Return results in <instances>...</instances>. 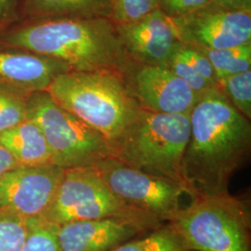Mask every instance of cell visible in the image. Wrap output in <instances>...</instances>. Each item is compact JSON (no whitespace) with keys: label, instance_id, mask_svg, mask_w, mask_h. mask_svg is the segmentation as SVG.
<instances>
[{"label":"cell","instance_id":"cell-1","mask_svg":"<svg viewBox=\"0 0 251 251\" xmlns=\"http://www.w3.org/2000/svg\"><path fill=\"white\" fill-rule=\"evenodd\" d=\"M190 137L181 163L188 195L228 192V184L251 152V120L219 89L199 96L190 115Z\"/></svg>","mask_w":251,"mask_h":251},{"label":"cell","instance_id":"cell-2","mask_svg":"<svg viewBox=\"0 0 251 251\" xmlns=\"http://www.w3.org/2000/svg\"><path fill=\"white\" fill-rule=\"evenodd\" d=\"M0 44L53 58L77 72H120L129 61L117 25L109 18L29 20L2 32Z\"/></svg>","mask_w":251,"mask_h":251},{"label":"cell","instance_id":"cell-3","mask_svg":"<svg viewBox=\"0 0 251 251\" xmlns=\"http://www.w3.org/2000/svg\"><path fill=\"white\" fill-rule=\"evenodd\" d=\"M190 137V117L140 108L110 143L111 157L137 171L178 182L187 188L181 163Z\"/></svg>","mask_w":251,"mask_h":251},{"label":"cell","instance_id":"cell-4","mask_svg":"<svg viewBox=\"0 0 251 251\" xmlns=\"http://www.w3.org/2000/svg\"><path fill=\"white\" fill-rule=\"evenodd\" d=\"M47 91L59 105L102 135L109 144L140 109L117 70L69 71L58 75Z\"/></svg>","mask_w":251,"mask_h":251},{"label":"cell","instance_id":"cell-5","mask_svg":"<svg viewBox=\"0 0 251 251\" xmlns=\"http://www.w3.org/2000/svg\"><path fill=\"white\" fill-rule=\"evenodd\" d=\"M166 224L190 251H251L249 203L228 192L193 197Z\"/></svg>","mask_w":251,"mask_h":251},{"label":"cell","instance_id":"cell-6","mask_svg":"<svg viewBox=\"0 0 251 251\" xmlns=\"http://www.w3.org/2000/svg\"><path fill=\"white\" fill-rule=\"evenodd\" d=\"M117 218L152 231L164 223L116 196L94 168L64 170L63 179L48 209L39 217L50 225Z\"/></svg>","mask_w":251,"mask_h":251},{"label":"cell","instance_id":"cell-7","mask_svg":"<svg viewBox=\"0 0 251 251\" xmlns=\"http://www.w3.org/2000/svg\"><path fill=\"white\" fill-rule=\"evenodd\" d=\"M27 118L41 128L51 152L53 165L63 170L93 168L111 157L106 139L59 105L48 91L30 95Z\"/></svg>","mask_w":251,"mask_h":251},{"label":"cell","instance_id":"cell-8","mask_svg":"<svg viewBox=\"0 0 251 251\" xmlns=\"http://www.w3.org/2000/svg\"><path fill=\"white\" fill-rule=\"evenodd\" d=\"M93 168L118 198L164 224L179 210L180 198L187 194L176 181L137 171L113 157Z\"/></svg>","mask_w":251,"mask_h":251},{"label":"cell","instance_id":"cell-9","mask_svg":"<svg viewBox=\"0 0 251 251\" xmlns=\"http://www.w3.org/2000/svg\"><path fill=\"white\" fill-rule=\"evenodd\" d=\"M120 74L140 108L164 114L190 115L199 96L166 66L128 61Z\"/></svg>","mask_w":251,"mask_h":251},{"label":"cell","instance_id":"cell-10","mask_svg":"<svg viewBox=\"0 0 251 251\" xmlns=\"http://www.w3.org/2000/svg\"><path fill=\"white\" fill-rule=\"evenodd\" d=\"M179 42L206 50L251 43V12L214 3L179 18H170Z\"/></svg>","mask_w":251,"mask_h":251},{"label":"cell","instance_id":"cell-11","mask_svg":"<svg viewBox=\"0 0 251 251\" xmlns=\"http://www.w3.org/2000/svg\"><path fill=\"white\" fill-rule=\"evenodd\" d=\"M64 170L53 165L20 166L0 176V210L39 218L50 205Z\"/></svg>","mask_w":251,"mask_h":251},{"label":"cell","instance_id":"cell-12","mask_svg":"<svg viewBox=\"0 0 251 251\" xmlns=\"http://www.w3.org/2000/svg\"><path fill=\"white\" fill-rule=\"evenodd\" d=\"M117 29L127 58L134 63L167 67L179 42L171 19L159 9Z\"/></svg>","mask_w":251,"mask_h":251},{"label":"cell","instance_id":"cell-13","mask_svg":"<svg viewBox=\"0 0 251 251\" xmlns=\"http://www.w3.org/2000/svg\"><path fill=\"white\" fill-rule=\"evenodd\" d=\"M149 232L131 221L107 218L61 225L58 240L62 251H112Z\"/></svg>","mask_w":251,"mask_h":251},{"label":"cell","instance_id":"cell-14","mask_svg":"<svg viewBox=\"0 0 251 251\" xmlns=\"http://www.w3.org/2000/svg\"><path fill=\"white\" fill-rule=\"evenodd\" d=\"M4 48L0 49V84L27 93L47 91L58 75L72 71L67 64L45 55Z\"/></svg>","mask_w":251,"mask_h":251},{"label":"cell","instance_id":"cell-15","mask_svg":"<svg viewBox=\"0 0 251 251\" xmlns=\"http://www.w3.org/2000/svg\"><path fill=\"white\" fill-rule=\"evenodd\" d=\"M0 145L6 148L21 166L50 165L52 156L41 128L31 119L0 132Z\"/></svg>","mask_w":251,"mask_h":251},{"label":"cell","instance_id":"cell-16","mask_svg":"<svg viewBox=\"0 0 251 251\" xmlns=\"http://www.w3.org/2000/svg\"><path fill=\"white\" fill-rule=\"evenodd\" d=\"M22 9L29 20L110 19V0H24Z\"/></svg>","mask_w":251,"mask_h":251},{"label":"cell","instance_id":"cell-17","mask_svg":"<svg viewBox=\"0 0 251 251\" xmlns=\"http://www.w3.org/2000/svg\"><path fill=\"white\" fill-rule=\"evenodd\" d=\"M112 251H190L187 245L169 224L120 245Z\"/></svg>","mask_w":251,"mask_h":251},{"label":"cell","instance_id":"cell-18","mask_svg":"<svg viewBox=\"0 0 251 251\" xmlns=\"http://www.w3.org/2000/svg\"><path fill=\"white\" fill-rule=\"evenodd\" d=\"M200 50L211 63L217 82L230 75L251 70V43L222 50Z\"/></svg>","mask_w":251,"mask_h":251},{"label":"cell","instance_id":"cell-19","mask_svg":"<svg viewBox=\"0 0 251 251\" xmlns=\"http://www.w3.org/2000/svg\"><path fill=\"white\" fill-rule=\"evenodd\" d=\"M30 93L0 84V132L27 119V102Z\"/></svg>","mask_w":251,"mask_h":251},{"label":"cell","instance_id":"cell-20","mask_svg":"<svg viewBox=\"0 0 251 251\" xmlns=\"http://www.w3.org/2000/svg\"><path fill=\"white\" fill-rule=\"evenodd\" d=\"M221 90L239 113L251 119V71L230 75L218 82Z\"/></svg>","mask_w":251,"mask_h":251},{"label":"cell","instance_id":"cell-21","mask_svg":"<svg viewBox=\"0 0 251 251\" xmlns=\"http://www.w3.org/2000/svg\"><path fill=\"white\" fill-rule=\"evenodd\" d=\"M28 234V219L0 210V251H21Z\"/></svg>","mask_w":251,"mask_h":251},{"label":"cell","instance_id":"cell-22","mask_svg":"<svg viewBox=\"0 0 251 251\" xmlns=\"http://www.w3.org/2000/svg\"><path fill=\"white\" fill-rule=\"evenodd\" d=\"M59 226L39 218L28 219V234L21 251H62L58 240Z\"/></svg>","mask_w":251,"mask_h":251},{"label":"cell","instance_id":"cell-23","mask_svg":"<svg viewBox=\"0 0 251 251\" xmlns=\"http://www.w3.org/2000/svg\"><path fill=\"white\" fill-rule=\"evenodd\" d=\"M158 9V0H110V20L117 25H128Z\"/></svg>","mask_w":251,"mask_h":251},{"label":"cell","instance_id":"cell-24","mask_svg":"<svg viewBox=\"0 0 251 251\" xmlns=\"http://www.w3.org/2000/svg\"><path fill=\"white\" fill-rule=\"evenodd\" d=\"M175 50L180 57L206 79V82L213 88L218 89V82L216 79L215 72L208 59L204 52L197 47L178 42L175 47Z\"/></svg>","mask_w":251,"mask_h":251},{"label":"cell","instance_id":"cell-25","mask_svg":"<svg viewBox=\"0 0 251 251\" xmlns=\"http://www.w3.org/2000/svg\"><path fill=\"white\" fill-rule=\"evenodd\" d=\"M178 77L184 81L191 90L198 96L203 94L205 91L213 89L205 78H203L185 60H183L174 48V50L171 54L169 60L168 66Z\"/></svg>","mask_w":251,"mask_h":251},{"label":"cell","instance_id":"cell-26","mask_svg":"<svg viewBox=\"0 0 251 251\" xmlns=\"http://www.w3.org/2000/svg\"><path fill=\"white\" fill-rule=\"evenodd\" d=\"M211 0H158V8L170 18H179L202 9Z\"/></svg>","mask_w":251,"mask_h":251},{"label":"cell","instance_id":"cell-27","mask_svg":"<svg viewBox=\"0 0 251 251\" xmlns=\"http://www.w3.org/2000/svg\"><path fill=\"white\" fill-rule=\"evenodd\" d=\"M23 0H0V34L14 18L16 9Z\"/></svg>","mask_w":251,"mask_h":251},{"label":"cell","instance_id":"cell-28","mask_svg":"<svg viewBox=\"0 0 251 251\" xmlns=\"http://www.w3.org/2000/svg\"><path fill=\"white\" fill-rule=\"evenodd\" d=\"M216 5L232 10L251 12V0H211Z\"/></svg>","mask_w":251,"mask_h":251},{"label":"cell","instance_id":"cell-29","mask_svg":"<svg viewBox=\"0 0 251 251\" xmlns=\"http://www.w3.org/2000/svg\"><path fill=\"white\" fill-rule=\"evenodd\" d=\"M21 165L18 161L11 155V153L0 145V176L10 170L18 168Z\"/></svg>","mask_w":251,"mask_h":251}]
</instances>
